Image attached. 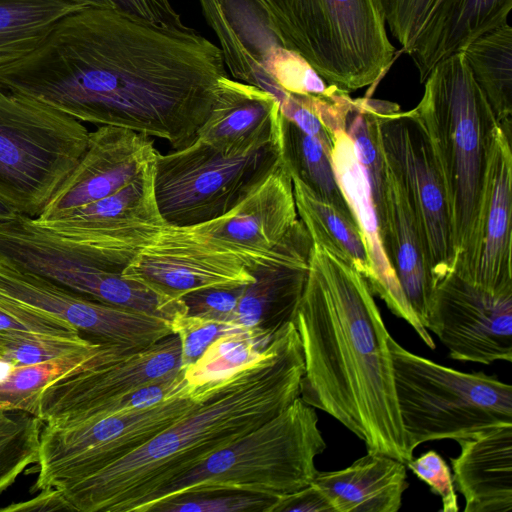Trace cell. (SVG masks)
Segmentation results:
<instances>
[{
  "instance_id": "cell-1",
  "label": "cell",
  "mask_w": 512,
  "mask_h": 512,
  "mask_svg": "<svg viewBox=\"0 0 512 512\" xmlns=\"http://www.w3.org/2000/svg\"><path fill=\"white\" fill-rule=\"evenodd\" d=\"M224 76L220 47L194 29L102 7L68 14L33 51L0 66L9 91L174 149L195 139Z\"/></svg>"
},
{
  "instance_id": "cell-2",
  "label": "cell",
  "mask_w": 512,
  "mask_h": 512,
  "mask_svg": "<svg viewBox=\"0 0 512 512\" xmlns=\"http://www.w3.org/2000/svg\"><path fill=\"white\" fill-rule=\"evenodd\" d=\"M293 324L304 374L300 398L362 440L368 453L413 458L399 414L390 334L365 279L313 244Z\"/></svg>"
},
{
  "instance_id": "cell-3",
  "label": "cell",
  "mask_w": 512,
  "mask_h": 512,
  "mask_svg": "<svg viewBox=\"0 0 512 512\" xmlns=\"http://www.w3.org/2000/svg\"><path fill=\"white\" fill-rule=\"evenodd\" d=\"M304 358L293 322L254 360L202 384L190 409L101 470L55 489L69 511L138 512L145 500L300 396Z\"/></svg>"
},
{
  "instance_id": "cell-4",
  "label": "cell",
  "mask_w": 512,
  "mask_h": 512,
  "mask_svg": "<svg viewBox=\"0 0 512 512\" xmlns=\"http://www.w3.org/2000/svg\"><path fill=\"white\" fill-rule=\"evenodd\" d=\"M414 108L430 137L444 179L456 250L454 271L468 276L474 257L485 178L501 128L462 51L439 62Z\"/></svg>"
},
{
  "instance_id": "cell-5",
  "label": "cell",
  "mask_w": 512,
  "mask_h": 512,
  "mask_svg": "<svg viewBox=\"0 0 512 512\" xmlns=\"http://www.w3.org/2000/svg\"><path fill=\"white\" fill-rule=\"evenodd\" d=\"M326 449L314 407L300 396L276 416L151 494L138 512L179 495L227 490L278 498L309 485Z\"/></svg>"
},
{
  "instance_id": "cell-6",
  "label": "cell",
  "mask_w": 512,
  "mask_h": 512,
  "mask_svg": "<svg viewBox=\"0 0 512 512\" xmlns=\"http://www.w3.org/2000/svg\"><path fill=\"white\" fill-rule=\"evenodd\" d=\"M283 45L329 85L350 93L374 85L395 48L375 0H263Z\"/></svg>"
},
{
  "instance_id": "cell-7",
  "label": "cell",
  "mask_w": 512,
  "mask_h": 512,
  "mask_svg": "<svg viewBox=\"0 0 512 512\" xmlns=\"http://www.w3.org/2000/svg\"><path fill=\"white\" fill-rule=\"evenodd\" d=\"M394 383L407 448L466 438L512 423V387L484 372H462L402 347L390 336Z\"/></svg>"
},
{
  "instance_id": "cell-8",
  "label": "cell",
  "mask_w": 512,
  "mask_h": 512,
  "mask_svg": "<svg viewBox=\"0 0 512 512\" xmlns=\"http://www.w3.org/2000/svg\"><path fill=\"white\" fill-rule=\"evenodd\" d=\"M86 126L0 86V199L37 218L86 150Z\"/></svg>"
},
{
  "instance_id": "cell-9",
  "label": "cell",
  "mask_w": 512,
  "mask_h": 512,
  "mask_svg": "<svg viewBox=\"0 0 512 512\" xmlns=\"http://www.w3.org/2000/svg\"><path fill=\"white\" fill-rule=\"evenodd\" d=\"M281 162V139L230 157L195 137L156 157L154 192L159 212L173 227L218 218L251 195Z\"/></svg>"
},
{
  "instance_id": "cell-10",
  "label": "cell",
  "mask_w": 512,
  "mask_h": 512,
  "mask_svg": "<svg viewBox=\"0 0 512 512\" xmlns=\"http://www.w3.org/2000/svg\"><path fill=\"white\" fill-rule=\"evenodd\" d=\"M201 390L199 385L157 405L91 421L44 424L33 491L58 489L134 451L187 412Z\"/></svg>"
},
{
  "instance_id": "cell-11",
  "label": "cell",
  "mask_w": 512,
  "mask_h": 512,
  "mask_svg": "<svg viewBox=\"0 0 512 512\" xmlns=\"http://www.w3.org/2000/svg\"><path fill=\"white\" fill-rule=\"evenodd\" d=\"M385 162L401 184L421 229L435 283L454 271L456 250L444 179L428 132L414 109L370 99ZM434 288V287H433Z\"/></svg>"
},
{
  "instance_id": "cell-12",
  "label": "cell",
  "mask_w": 512,
  "mask_h": 512,
  "mask_svg": "<svg viewBox=\"0 0 512 512\" xmlns=\"http://www.w3.org/2000/svg\"><path fill=\"white\" fill-rule=\"evenodd\" d=\"M292 178L283 162L244 201L213 220L166 225L147 247L244 264L247 269L298 223Z\"/></svg>"
},
{
  "instance_id": "cell-13",
  "label": "cell",
  "mask_w": 512,
  "mask_h": 512,
  "mask_svg": "<svg viewBox=\"0 0 512 512\" xmlns=\"http://www.w3.org/2000/svg\"><path fill=\"white\" fill-rule=\"evenodd\" d=\"M155 160L118 192L55 219L32 218L33 223L122 273L167 225L155 198Z\"/></svg>"
},
{
  "instance_id": "cell-14",
  "label": "cell",
  "mask_w": 512,
  "mask_h": 512,
  "mask_svg": "<svg viewBox=\"0 0 512 512\" xmlns=\"http://www.w3.org/2000/svg\"><path fill=\"white\" fill-rule=\"evenodd\" d=\"M426 328L452 359L512 360V292H498L452 271L433 288Z\"/></svg>"
},
{
  "instance_id": "cell-15",
  "label": "cell",
  "mask_w": 512,
  "mask_h": 512,
  "mask_svg": "<svg viewBox=\"0 0 512 512\" xmlns=\"http://www.w3.org/2000/svg\"><path fill=\"white\" fill-rule=\"evenodd\" d=\"M0 296L25 308L59 318L80 332L132 351L174 334L169 321L104 303L0 261Z\"/></svg>"
},
{
  "instance_id": "cell-16",
  "label": "cell",
  "mask_w": 512,
  "mask_h": 512,
  "mask_svg": "<svg viewBox=\"0 0 512 512\" xmlns=\"http://www.w3.org/2000/svg\"><path fill=\"white\" fill-rule=\"evenodd\" d=\"M181 370L180 339L171 334L143 350L63 375L42 391L38 417L48 425L75 423L113 399Z\"/></svg>"
},
{
  "instance_id": "cell-17",
  "label": "cell",
  "mask_w": 512,
  "mask_h": 512,
  "mask_svg": "<svg viewBox=\"0 0 512 512\" xmlns=\"http://www.w3.org/2000/svg\"><path fill=\"white\" fill-rule=\"evenodd\" d=\"M158 153L146 135L116 126H98L89 132L86 150L76 167L36 219H55L118 192Z\"/></svg>"
},
{
  "instance_id": "cell-18",
  "label": "cell",
  "mask_w": 512,
  "mask_h": 512,
  "mask_svg": "<svg viewBox=\"0 0 512 512\" xmlns=\"http://www.w3.org/2000/svg\"><path fill=\"white\" fill-rule=\"evenodd\" d=\"M312 239L302 221L271 252L255 261L254 280L244 286L234 323L276 334L293 321L309 272Z\"/></svg>"
},
{
  "instance_id": "cell-19",
  "label": "cell",
  "mask_w": 512,
  "mask_h": 512,
  "mask_svg": "<svg viewBox=\"0 0 512 512\" xmlns=\"http://www.w3.org/2000/svg\"><path fill=\"white\" fill-rule=\"evenodd\" d=\"M332 139L331 158L337 181L362 233L376 277L372 293L384 300L393 314L405 320L424 344L434 349L432 336L411 307L384 251L370 187L353 143L343 128L335 130Z\"/></svg>"
},
{
  "instance_id": "cell-20",
  "label": "cell",
  "mask_w": 512,
  "mask_h": 512,
  "mask_svg": "<svg viewBox=\"0 0 512 512\" xmlns=\"http://www.w3.org/2000/svg\"><path fill=\"white\" fill-rule=\"evenodd\" d=\"M511 215V140L499 128L490 154L476 247L467 276L498 292H512Z\"/></svg>"
},
{
  "instance_id": "cell-21",
  "label": "cell",
  "mask_w": 512,
  "mask_h": 512,
  "mask_svg": "<svg viewBox=\"0 0 512 512\" xmlns=\"http://www.w3.org/2000/svg\"><path fill=\"white\" fill-rule=\"evenodd\" d=\"M282 113L268 92L224 76L196 137L223 155L238 156L281 139Z\"/></svg>"
},
{
  "instance_id": "cell-22",
  "label": "cell",
  "mask_w": 512,
  "mask_h": 512,
  "mask_svg": "<svg viewBox=\"0 0 512 512\" xmlns=\"http://www.w3.org/2000/svg\"><path fill=\"white\" fill-rule=\"evenodd\" d=\"M460 454L450 458L455 488L465 512L512 510V423L486 428L456 440Z\"/></svg>"
},
{
  "instance_id": "cell-23",
  "label": "cell",
  "mask_w": 512,
  "mask_h": 512,
  "mask_svg": "<svg viewBox=\"0 0 512 512\" xmlns=\"http://www.w3.org/2000/svg\"><path fill=\"white\" fill-rule=\"evenodd\" d=\"M512 0H435L409 52L424 83L442 60L508 23Z\"/></svg>"
},
{
  "instance_id": "cell-24",
  "label": "cell",
  "mask_w": 512,
  "mask_h": 512,
  "mask_svg": "<svg viewBox=\"0 0 512 512\" xmlns=\"http://www.w3.org/2000/svg\"><path fill=\"white\" fill-rule=\"evenodd\" d=\"M380 235L386 256L406 298L426 327L434 287L428 252L409 200L387 164Z\"/></svg>"
},
{
  "instance_id": "cell-25",
  "label": "cell",
  "mask_w": 512,
  "mask_h": 512,
  "mask_svg": "<svg viewBox=\"0 0 512 512\" xmlns=\"http://www.w3.org/2000/svg\"><path fill=\"white\" fill-rule=\"evenodd\" d=\"M311 483L334 512H397L409 486L405 463L368 452L344 469L318 471Z\"/></svg>"
},
{
  "instance_id": "cell-26",
  "label": "cell",
  "mask_w": 512,
  "mask_h": 512,
  "mask_svg": "<svg viewBox=\"0 0 512 512\" xmlns=\"http://www.w3.org/2000/svg\"><path fill=\"white\" fill-rule=\"evenodd\" d=\"M122 275L175 300L195 290L246 285L254 280L240 263L202 259L151 247L143 249L124 268Z\"/></svg>"
},
{
  "instance_id": "cell-27",
  "label": "cell",
  "mask_w": 512,
  "mask_h": 512,
  "mask_svg": "<svg viewBox=\"0 0 512 512\" xmlns=\"http://www.w3.org/2000/svg\"><path fill=\"white\" fill-rule=\"evenodd\" d=\"M291 178L297 213L313 244L354 268L372 292L376 277L356 221L317 197L299 179Z\"/></svg>"
},
{
  "instance_id": "cell-28",
  "label": "cell",
  "mask_w": 512,
  "mask_h": 512,
  "mask_svg": "<svg viewBox=\"0 0 512 512\" xmlns=\"http://www.w3.org/2000/svg\"><path fill=\"white\" fill-rule=\"evenodd\" d=\"M128 348L101 342L96 348L49 361L9 367L0 378V410L39 416L42 391L70 372L102 364L130 353ZM39 418V417H38Z\"/></svg>"
},
{
  "instance_id": "cell-29",
  "label": "cell",
  "mask_w": 512,
  "mask_h": 512,
  "mask_svg": "<svg viewBox=\"0 0 512 512\" xmlns=\"http://www.w3.org/2000/svg\"><path fill=\"white\" fill-rule=\"evenodd\" d=\"M505 135L512 139V29L507 23L462 50Z\"/></svg>"
},
{
  "instance_id": "cell-30",
  "label": "cell",
  "mask_w": 512,
  "mask_h": 512,
  "mask_svg": "<svg viewBox=\"0 0 512 512\" xmlns=\"http://www.w3.org/2000/svg\"><path fill=\"white\" fill-rule=\"evenodd\" d=\"M85 7L71 0H0V66L33 51L58 21Z\"/></svg>"
},
{
  "instance_id": "cell-31",
  "label": "cell",
  "mask_w": 512,
  "mask_h": 512,
  "mask_svg": "<svg viewBox=\"0 0 512 512\" xmlns=\"http://www.w3.org/2000/svg\"><path fill=\"white\" fill-rule=\"evenodd\" d=\"M281 146L282 160L290 176L299 179L317 197L355 220L338 184L331 150L283 115Z\"/></svg>"
},
{
  "instance_id": "cell-32",
  "label": "cell",
  "mask_w": 512,
  "mask_h": 512,
  "mask_svg": "<svg viewBox=\"0 0 512 512\" xmlns=\"http://www.w3.org/2000/svg\"><path fill=\"white\" fill-rule=\"evenodd\" d=\"M277 333L242 329L225 334L216 339L199 360L183 369L184 375L194 387L222 377L257 358Z\"/></svg>"
},
{
  "instance_id": "cell-33",
  "label": "cell",
  "mask_w": 512,
  "mask_h": 512,
  "mask_svg": "<svg viewBox=\"0 0 512 512\" xmlns=\"http://www.w3.org/2000/svg\"><path fill=\"white\" fill-rule=\"evenodd\" d=\"M101 342L83 338L80 332L48 334L0 330V364L31 365L96 348Z\"/></svg>"
},
{
  "instance_id": "cell-34",
  "label": "cell",
  "mask_w": 512,
  "mask_h": 512,
  "mask_svg": "<svg viewBox=\"0 0 512 512\" xmlns=\"http://www.w3.org/2000/svg\"><path fill=\"white\" fill-rule=\"evenodd\" d=\"M43 425L34 415L0 410V493L36 464Z\"/></svg>"
},
{
  "instance_id": "cell-35",
  "label": "cell",
  "mask_w": 512,
  "mask_h": 512,
  "mask_svg": "<svg viewBox=\"0 0 512 512\" xmlns=\"http://www.w3.org/2000/svg\"><path fill=\"white\" fill-rule=\"evenodd\" d=\"M203 16L215 32L224 64L231 75L240 82L256 86L270 93L279 104L289 95L247 53L225 19L218 0H198Z\"/></svg>"
},
{
  "instance_id": "cell-36",
  "label": "cell",
  "mask_w": 512,
  "mask_h": 512,
  "mask_svg": "<svg viewBox=\"0 0 512 512\" xmlns=\"http://www.w3.org/2000/svg\"><path fill=\"white\" fill-rule=\"evenodd\" d=\"M276 499L240 491H205L166 499L149 512H269Z\"/></svg>"
},
{
  "instance_id": "cell-37",
  "label": "cell",
  "mask_w": 512,
  "mask_h": 512,
  "mask_svg": "<svg viewBox=\"0 0 512 512\" xmlns=\"http://www.w3.org/2000/svg\"><path fill=\"white\" fill-rule=\"evenodd\" d=\"M262 67L283 90L293 95H324L331 88L300 54L283 45L268 52Z\"/></svg>"
},
{
  "instance_id": "cell-38",
  "label": "cell",
  "mask_w": 512,
  "mask_h": 512,
  "mask_svg": "<svg viewBox=\"0 0 512 512\" xmlns=\"http://www.w3.org/2000/svg\"><path fill=\"white\" fill-rule=\"evenodd\" d=\"M172 327L181 343L182 369L190 367L199 360L206 349L219 337L242 330L232 323L189 315L176 320Z\"/></svg>"
},
{
  "instance_id": "cell-39",
  "label": "cell",
  "mask_w": 512,
  "mask_h": 512,
  "mask_svg": "<svg viewBox=\"0 0 512 512\" xmlns=\"http://www.w3.org/2000/svg\"><path fill=\"white\" fill-rule=\"evenodd\" d=\"M394 38L409 54L435 0H375Z\"/></svg>"
},
{
  "instance_id": "cell-40",
  "label": "cell",
  "mask_w": 512,
  "mask_h": 512,
  "mask_svg": "<svg viewBox=\"0 0 512 512\" xmlns=\"http://www.w3.org/2000/svg\"><path fill=\"white\" fill-rule=\"evenodd\" d=\"M244 286L199 289L185 294L181 299L189 316L235 324V312Z\"/></svg>"
},
{
  "instance_id": "cell-41",
  "label": "cell",
  "mask_w": 512,
  "mask_h": 512,
  "mask_svg": "<svg viewBox=\"0 0 512 512\" xmlns=\"http://www.w3.org/2000/svg\"><path fill=\"white\" fill-rule=\"evenodd\" d=\"M406 467L440 496L442 511L457 512L459 510L452 473L439 453L429 450L416 459L412 458L406 463Z\"/></svg>"
},
{
  "instance_id": "cell-42",
  "label": "cell",
  "mask_w": 512,
  "mask_h": 512,
  "mask_svg": "<svg viewBox=\"0 0 512 512\" xmlns=\"http://www.w3.org/2000/svg\"><path fill=\"white\" fill-rule=\"evenodd\" d=\"M114 9L135 18L169 27L185 26L169 0H109Z\"/></svg>"
},
{
  "instance_id": "cell-43",
  "label": "cell",
  "mask_w": 512,
  "mask_h": 512,
  "mask_svg": "<svg viewBox=\"0 0 512 512\" xmlns=\"http://www.w3.org/2000/svg\"><path fill=\"white\" fill-rule=\"evenodd\" d=\"M282 115L293 122L304 133L317 138L332 151L333 139L315 113L297 95L289 94L280 104Z\"/></svg>"
},
{
  "instance_id": "cell-44",
  "label": "cell",
  "mask_w": 512,
  "mask_h": 512,
  "mask_svg": "<svg viewBox=\"0 0 512 512\" xmlns=\"http://www.w3.org/2000/svg\"><path fill=\"white\" fill-rule=\"evenodd\" d=\"M269 512H334L312 483L290 494L278 497Z\"/></svg>"
},
{
  "instance_id": "cell-45",
  "label": "cell",
  "mask_w": 512,
  "mask_h": 512,
  "mask_svg": "<svg viewBox=\"0 0 512 512\" xmlns=\"http://www.w3.org/2000/svg\"><path fill=\"white\" fill-rule=\"evenodd\" d=\"M66 510L55 489L40 491L35 498L25 502L12 504L0 511H56Z\"/></svg>"
},
{
  "instance_id": "cell-46",
  "label": "cell",
  "mask_w": 512,
  "mask_h": 512,
  "mask_svg": "<svg viewBox=\"0 0 512 512\" xmlns=\"http://www.w3.org/2000/svg\"><path fill=\"white\" fill-rule=\"evenodd\" d=\"M18 214L14 207L0 199V223L13 220Z\"/></svg>"
},
{
  "instance_id": "cell-47",
  "label": "cell",
  "mask_w": 512,
  "mask_h": 512,
  "mask_svg": "<svg viewBox=\"0 0 512 512\" xmlns=\"http://www.w3.org/2000/svg\"><path fill=\"white\" fill-rule=\"evenodd\" d=\"M87 7L113 8L109 0H71Z\"/></svg>"
},
{
  "instance_id": "cell-48",
  "label": "cell",
  "mask_w": 512,
  "mask_h": 512,
  "mask_svg": "<svg viewBox=\"0 0 512 512\" xmlns=\"http://www.w3.org/2000/svg\"><path fill=\"white\" fill-rule=\"evenodd\" d=\"M2 411V410H1Z\"/></svg>"
}]
</instances>
